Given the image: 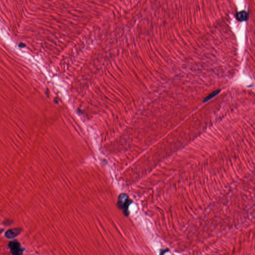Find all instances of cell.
I'll use <instances>...</instances> for the list:
<instances>
[{
  "instance_id": "obj_6",
  "label": "cell",
  "mask_w": 255,
  "mask_h": 255,
  "mask_svg": "<svg viewBox=\"0 0 255 255\" xmlns=\"http://www.w3.org/2000/svg\"><path fill=\"white\" fill-rule=\"evenodd\" d=\"M168 249H166L165 250H163L160 251L159 255H164L167 252H168Z\"/></svg>"
},
{
  "instance_id": "obj_5",
  "label": "cell",
  "mask_w": 255,
  "mask_h": 255,
  "mask_svg": "<svg viewBox=\"0 0 255 255\" xmlns=\"http://www.w3.org/2000/svg\"><path fill=\"white\" fill-rule=\"evenodd\" d=\"M220 91H221L220 90H217L214 91L213 92H212L211 94H210L208 96L206 97L205 98L204 100V102H207V101L210 100V99H211L212 98H213L216 95H217L218 94H219V92H220Z\"/></svg>"
},
{
  "instance_id": "obj_2",
  "label": "cell",
  "mask_w": 255,
  "mask_h": 255,
  "mask_svg": "<svg viewBox=\"0 0 255 255\" xmlns=\"http://www.w3.org/2000/svg\"><path fill=\"white\" fill-rule=\"evenodd\" d=\"M8 247L10 249L12 255H22L24 249L21 244L17 241H12L8 244Z\"/></svg>"
},
{
  "instance_id": "obj_4",
  "label": "cell",
  "mask_w": 255,
  "mask_h": 255,
  "mask_svg": "<svg viewBox=\"0 0 255 255\" xmlns=\"http://www.w3.org/2000/svg\"><path fill=\"white\" fill-rule=\"evenodd\" d=\"M248 14L245 11L240 12L236 15V19L240 21H247L248 19Z\"/></svg>"
},
{
  "instance_id": "obj_3",
  "label": "cell",
  "mask_w": 255,
  "mask_h": 255,
  "mask_svg": "<svg viewBox=\"0 0 255 255\" xmlns=\"http://www.w3.org/2000/svg\"><path fill=\"white\" fill-rule=\"evenodd\" d=\"M21 228H14L10 229L6 232L5 236L8 239L14 238L21 233Z\"/></svg>"
},
{
  "instance_id": "obj_7",
  "label": "cell",
  "mask_w": 255,
  "mask_h": 255,
  "mask_svg": "<svg viewBox=\"0 0 255 255\" xmlns=\"http://www.w3.org/2000/svg\"><path fill=\"white\" fill-rule=\"evenodd\" d=\"M3 231H4L3 229H0V233H1L2 232H3Z\"/></svg>"
},
{
  "instance_id": "obj_1",
  "label": "cell",
  "mask_w": 255,
  "mask_h": 255,
  "mask_svg": "<svg viewBox=\"0 0 255 255\" xmlns=\"http://www.w3.org/2000/svg\"><path fill=\"white\" fill-rule=\"evenodd\" d=\"M132 201L130 199V197L126 193H121L118 197V208L121 210L123 214L128 216L129 215V208Z\"/></svg>"
}]
</instances>
